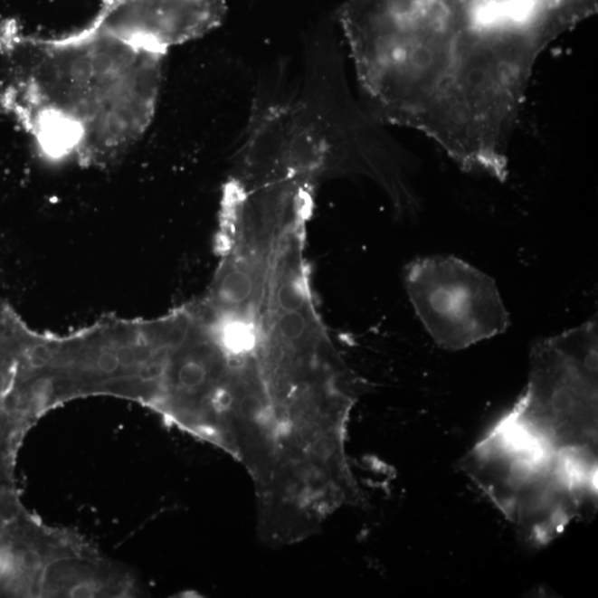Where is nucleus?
I'll return each instance as SVG.
<instances>
[{"instance_id": "nucleus-1", "label": "nucleus", "mask_w": 598, "mask_h": 598, "mask_svg": "<svg viewBox=\"0 0 598 598\" xmlns=\"http://www.w3.org/2000/svg\"><path fill=\"white\" fill-rule=\"evenodd\" d=\"M185 306L187 432L224 450L254 494L309 490L348 467L363 392L319 314L313 288L237 251Z\"/></svg>"}, {"instance_id": "nucleus-2", "label": "nucleus", "mask_w": 598, "mask_h": 598, "mask_svg": "<svg viewBox=\"0 0 598 598\" xmlns=\"http://www.w3.org/2000/svg\"><path fill=\"white\" fill-rule=\"evenodd\" d=\"M166 53L93 24L58 38L0 24V112L49 156L111 161L149 128Z\"/></svg>"}, {"instance_id": "nucleus-4", "label": "nucleus", "mask_w": 598, "mask_h": 598, "mask_svg": "<svg viewBox=\"0 0 598 598\" xmlns=\"http://www.w3.org/2000/svg\"><path fill=\"white\" fill-rule=\"evenodd\" d=\"M404 285L418 318L439 347L457 352L510 327L496 280L457 257L410 261Z\"/></svg>"}, {"instance_id": "nucleus-3", "label": "nucleus", "mask_w": 598, "mask_h": 598, "mask_svg": "<svg viewBox=\"0 0 598 598\" xmlns=\"http://www.w3.org/2000/svg\"><path fill=\"white\" fill-rule=\"evenodd\" d=\"M512 456L598 493V324L537 340L526 392L488 432Z\"/></svg>"}, {"instance_id": "nucleus-5", "label": "nucleus", "mask_w": 598, "mask_h": 598, "mask_svg": "<svg viewBox=\"0 0 598 598\" xmlns=\"http://www.w3.org/2000/svg\"><path fill=\"white\" fill-rule=\"evenodd\" d=\"M93 24L126 41L171 47L204 32L219 0H101Z\"/></svg>"}, {"instance_id": "nucleus-6", "label": "nucleus", "mask_w": 598, "mask_h": 598, "mask_svg": "<svg viewBox=\"0 0 598 598\" xmlns=\"http://www.w3.org/2000/svg\"><path fill=\"white\" fill-rule=\"evenodd\" d=\"M9 383L11 382H9L7 374L0 369V397H2V395L7 392Z\"/></svg>"}]
</instances>
